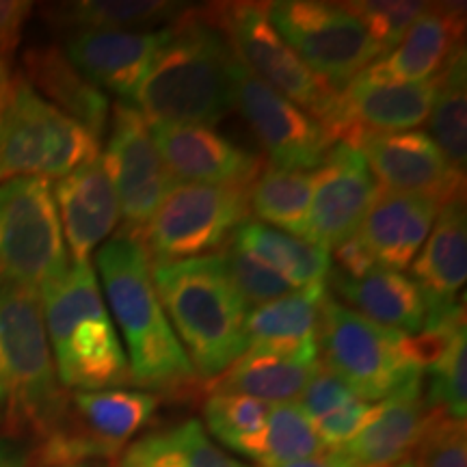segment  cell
Returning <instances> with one entry per match:
<instances>
[{
    "mask_svg": "<svg viewBox=\"0 0 467 467\" xmlns=\"http://www.w3.org/2000/svg\"><path fill=\"white\" fill-rule=\"evenodd\" d=\"M104 296L126 342L130 383L159 399L184 400L203 388L151 282V260L137 234L121 227L96 251Z\"/></svg>",
    "mask_w": 467,
    "mask_h": 467,
    "instance_id": "obj_1",
    "label": "cell"
},
{
    "mask_svg": "<svg viewBox=\"0 0 467 467\" xmlns=\"http://www.w3.org/2000/svg\"><path fill=\"white\" fill-rule=\"evenodd\" d=\"M236 61L208 7H186L165 26V39L134 96L137 109L148 121L219 124L234 109Z\"/></svg>",
    "mask_w": 467,
    "mask_h": 467,
    "instance_id": "obj_2",
    "label": "cell"
},
{
    "mask_svg": "<svg viewBox=\"0 0 467 467\" xmlns=\"http://www.w3.org/2000/svg\"><path fill=\"white\" fill-rule=\"evenodd\" d=\"M39 292L0 282V426L7 440L42 443L66 413Z\"/></svg>",
    "mask_w": 467,
    "mask_h": 467,
    "instance_id": "obj_3",
    "label": "cell"
},
{
    "mask_svg": "<svg viewBox=\"0 0 467 467\" xmlns=\"http://www.w3.org/2000/svg\"><path fill=\"white\" fill-rule=\"evenodd\" d=\"M151 282L200 379H214L249 348V307L221 254L151 265Z\"/></svg>",
    "mask_w": 467,
    "mask_h": 467,
    "instance_id": "obj_4",
    "label": "cell"
},
{
    "mask_svg": "<svg viewBox=\"0 0 467 467\" xmlns=\"http://www.w3.org/2000/svg\"><path fill=\"white\" fill-rule=\"evenodd\" d=\"M57 377L67 392H100L130 383V366L117 336L91 262H69L66 275L39 292Z\"/></svg>",
    "mask_w": 467,
    "mask_h": 467,
    "instance_id": "obj_5",
    "label": "cell"
},
{
    "mask_svg": "<svg viewBox=\"0 0 467 467\" xmlns=\"http://www.w3.org/2000/svg\"><path fill=\"white\" fill-rule=\"evenodd\" d=\"M98 156L100 139L14 76L0 109V184L16 178L61 180Z\"/></svg>",
    "mask_w": 467,
    "mask_h": 467,
    "instance_id": "obj_6",
    "label": "cell"
},
{
    "mask_svg": "<svg viewBox=\"0 0 467 467\" xmlns=\"http://www.w3.org/2000/svg\"><path fill=\"white\" fill-rule=\"evenodd\" d=\"M318 355L366 402L388 399L409 377L424 372L413 358L411 336L372 323L331 295L320 317Z\"/></svg>",
    "mask_w": 467,
    "mask_h": 467,
    "instance_id": "obj_7",
    "label": "cell"
},
{
    "mask_svg": "<svg viewBox=\"0 0 467 467\" xmlns=\"http://www.w3.org/2000/svg\"><path fill=\"white\" fill-rule=\"evenodd\" d=\"M69 262L50 180L0 184V282L42 292Z\"/></svg>",
    "mask_w": 467,
    "mask_h": 467,
    "instance_id": "obj_8",
    "label": "cell"
},
{
    "mask_svg": "<svg viewBox=\"0 0 467 467\" xmlns=\"http://www.w3.org/2000/svg\"><path fill=\"white\" fill-rule=\"evenodd\" d=\"M251 189V186H249ZM244 186L173 184L141 238L151 265L191 260L223 249L249 217Z\"/></svg>",
    "mask_w": 467,
    "mask_h": 467,
    "instance_id": "obj_9",
    "label": "cell"
},
{
    "mask_svg": "<svg viewBox=\"0 0 467 467\" xmlns=\"http://www.w3.org/2000/svg\"><path fill=\"white\" fill-rule=\"evenodd\" d=\"M208 11L251 74L323 126L329 124L340 91L320 80L279 37L266 17V3H214Z\"/></svg>",
    "mask_w": 467,
    "mask_h": 467,
    "instance_id": "obj_10",
    "label": "cell"
},
{
    "mask_svg": "<svg viewBox=\"0 0 467 467\" xmlns=\"http://www.w3.org/2000/svg\"><path fill=\"white\" fill-rule=\"evenodd\" d=\"M266 17L295 55L336 91L383 57L375 39L342 3L277 0L266 3Z\"/></svg>",
    "mask_w": 467,
    "mask_h": 467,
    "instance_id": "obj_11",
    "label": "cell"
},
{
    "mask_svg": "<svg viewBox=\"0 0 467 467\" xmlns=\"http://www.w3.org/2000/svg\"><path fill=\"white\" fill-rule=\"evenodd\" d=\"M107 130L102 162L119 202L124 230L141 234L175 182L156 150L150 121L137 107L115 102Z\"/></svg>",
    "mask_w": 467,
    "mask_h": 467,
    "instance_id": "obj_12",
    "label": "cell"
},
{
    "mask_svg": "<svg viewBox=\"0 0 467 467\" xmlns=\"http://www.w3.org/2000/svg\"><path fill=\"white\" fill-rule=\"evenodd\" d=\"M234 107L241 110L273 167L312 171L336 143L320 121L262 83L241 61L234 66Z\"/></svg>",
    "mask_w": 467,
    "mask_h": 467,
    "instance_id": "obj_13",
    "label": "cell"
},
{
    "mask_svg": "<svg viewBox=\"0 0 467 467\" xmlns=\"http://www.w3.org/2000/svg\"><path fill=\"white\" fill-rule=\"evenodd\" d=\"M381 186L353 145L336 141L314 173L306 238L327 251L355 236Z\"/></svg>",
    "mask_w": 467,
    "mask_h": 467,
    "instance_id": "obj_14",
    "label": "cell"
},
{
    "mask_svg": "<svg viewBox=\"0 0 467 467\" xmlns=\"http://www.w3.org/2000/svg\"><path fill=\"white\" fill-rule=\"evenodd\" d=\"M358 150L383 191L426 197L437 206L465 197V175L422 130L368 134Z\"/></svg>",
    "mask_w": 467,
    "mask_h": 467,
    "instance_id": "obj_15",
    "label": "cell"
},
{
    "mask_svg": "<svg viewBox=\"0 0 467 467\" xmlns=\"http://www.w3.org/2000/svg\"><path fill=\"white\" fill-rule=\"evenodd\" d=\"M150 132L173 182L249 189L265 167L262 156L243 150L210 126L150 121Z\"/></svg>",
    "mask_w": 467,
    "mask_h": 467,
    "instance_id": "obj_16",
    "label": "cell"
},
{
    "mask_svg": "<svg viewBox=\"0 0 467 467\" xmlns=\"http://www.w3.org/2000/svg\"><path fill=\"white\" fill-rule=\"evenodd\" d=\"M435 96V76L422 83H366L353 78L337 93L325 130L334 141L358 148L368 134L405 132L429 119Z\"/></svg>",
    "mask_w": 467,
    "mask_h": 467,
    "instance_id": "obj_17",
    "label": "cell"
},
{
    "mask_svg": "<svg viewBox=\"0 0 467 467\" xmlns=\"http://www.w3.org/2000/svg\"><path fill=\"white\" fill-rule=\"evenodd\" d=\"M411 279L426 303V327H440L465 317L459 292L467 279L465 197L443 203L422 249L411 262Z\"/></svg>",
    "mask_w": 467,
    "mask_h": 467,
    "instance_id": "obj_18",
    "label": "cell"
},
{
    "mask_svg": "<svg viewBox=\"0 0 467 467\" xmlns=\"http://www.w3.org/2000/svg\"><path fill=\"white\" fill-rule=\"evenodd\" d=\"M162 39L165 26L154 31H74L61 50L98 89L134 100Z\"/></svg>",
    "mask_w": 467,
    "mask_h": 467,
    "instance_id": "obj_19",
    "label": "cell"
},
{
    "mask_svg": "<svg viewBox=\"0 0 467 467\" xmlns=\"http://www.w3.org/2000/svg\"><path fill=\"white\" fill-rule=\"evenodd\" d=\"M52 195L69 260L89 262V255L109 241L121 221L119 202L102 156L57 180Z\"/></svg>",
    "mask_w": 467,
    "mask_h": 467,
    "instance_id": "obj_20",
    "label": "cell"
},
{
    "mask_svg": "<svg viewBox=\"0 0 467 467\" xmlns=\"http://www.w3.org/2000/svg\"><path fill=\"white\" fill-rule=\"evenodd\" d=\"M426 416L424 372H418L388 399L379 400V413L372 422L337 452L350 467H399L413 457Z\"/></svg>",
    "mask_w": 467,
    "mask_h": 467,
    "instance_id": "obj_21",
    "label": "cell"
},
{
    "mask_svg": "<svg viewBox=\"0 0 467 467\" xmlns=\"http://www.w3.org/2000/svg\"><path fill=\"white\" fill-rule=\"evenodd\" d=\"M463 5H429L400 44L368 66L358 78L366 83H422L433 78L448 57L463 46Z\"/></svg>",
    "mask_w": 467,
    "mask_h": 467,
    "instance_id": "obj_22",
    "label": "cell"
},
{
    "mask_svg": "<svg viewBox=\"0 0 467 467\" xmlns=\"http://www.w3.org/2000/svg\"><path fill=\"white\" fill-rule=\"evenodd\" d=\"M440 208L426 197L381 189L358 236L379 266L402 271L416 260Z\"/></svg>",
    "mask_w": 467,
    "mask_h": 467,
    "instance_id": "obj_23",
    "label": "cell"
},
{
    "mask_svg": "<svg viewBox=\"0 0 467 467\" xmlns=\"http://www.w3.org/2000/svg\"><path fill=\"white\" fill-rule=\"evenodd\" d=\"M348 303V309L361 314L372 323L402 331L420 334L426 323V303L420 288L405 273L385 266H372L361 277H347L331 268L327 288Z\"/></svg>",
    "mask_w": 467,
    "mask_h": 467,
    "instance_id": "obj_24",
    "label": "cell"
},
{
    "mask_svg": "<svg viewBox=\"0 0 467 467\" xmlns=\"http://www.w3.org/2000/svg\"><path fill=\"white\" fill-rule=\"evenodd\" d=\"M20 76L46 102L85 126L93 137H104L110 117L107 93L91 85L58 46H31L22 57Z\"/></svg>",
    "mask_w": 467,
    "mask_h": 467,
    "instance_id": "obj_25",
    "label": "cell"
},
{
    "mask_svg": "<svg viewBox=\"0 0 467 467\" xmlns=\"http://www.w3.org/2000/svg\"><path fill=\"white\" fill-rule=\"evenodd\" d=\"M318 364L317 355L249 347L221 375L203 381L202 389L206 394H244L268 405L290 402L299 399Z\"/></svg>",
    "mask_w": 467,
    "mask_h": 467,
    "instance_id": "obj_26",
    "label": "cell"
},
{
    "mask_svg": "<svg viewBox=\"0 0 467 467\" xmlns=\"http://www.w3.org/2000/svg\"><path fill=\"white\" fill-rule=\"evenodd\" d=\"M327 296V284H314L292 290L266 306L249 309L244 318L249 347L320 358L318 331Z\"/></svg>",
    "mask_w": 467,
    "mask_h": 467,
    "instance_id": "obj_27",
    "label": "cell"
},
{
    "mask_svg": "<svg viewBox=\"0 0 467 467\" xmlns=\"http://www.w3.org/2000/svg\"><path fill=\"white\" fill-rule=\"evenodd\" d=\"M232 243L288 279L295 288L327 284L331 273V251L301 236H292L275 227L247 221L234 232Z\"/></svg>",
    "mask_w": 467,
    "mask_h": 467,
    "instance_id": "obj_28",
    "label": "cell"
},
{
    "mask_svg": "<svg viewBox=\"0 0 467 467\" xmlns=\"http://www.w3.org/2000/svg\"><path fill=\"white\" fill-rule=\"evenodd\" d=\"M189 7L173 0H78L44 11L52 26L74 31H154Z\"/></svg>",
    "mask_w": 467,
    "mask_h": 467,
    "instance_id": "obj_29",
    "label": "cell"
},
{
    "mask_svg": "<svg viewBox=\"0 0 467 467\" xmlns=\"http://www.w3.org/2000/svg\"><path fill=\"white\" fill-rule=\"evenodd\" d=\"M465 44L448 57L435 76V96L429 113V137L454 171L467 167V74Z\"/></svg>",
    "mask_w": 467,
    "mask_h": 467,
    "instance_id": "obj_30",
    "label": "cell"
},
{
    "mask_svg": "<svg viewBox=\"0 0 467 467\" xmlns=\"http://www.w3.org/2000/svg\"><path fill=\"white\" fill-rule=\"evenodd\" d=\"M232 451L254 459L260 467H271L317 457L325 452V446L299 402L290 400L271 405L260 433L238 441Z\"/></svg>",
    "mask_w": 467,
    "mask_h": 467,
    "instance_id": "obj_31",
    "label": "cell"
},
{
    "mask_svg": "<svg viewBox=\"0 0 467 467\" xmlns=\"http://www.w3.org/2000/svg\"><path fill=\"white\" fill-rule=\"evenodd\" d=\"M119 457L143 467H249L210 440L200 420H186L173 429L145 435Z\"/></svg>",
    "mask_w": 467,
    "mask_h": 467,
    "instance_id": "obj_32",
    "label": "cell"
},
{
    "mask_svg": "<svg viewBox=\"0 0 467 467\" xmlns=\"http://www.w3.org/2000/svg\"><path fill=\"white\" fill-rule=\"evenodd\" d=\"M314 173L265 165L249 189V210L260 223L306 238Z\"/></svg>",
    "mask_w": 467,
    "mask_h": 467,
    "instance_id": "obj_33",
    "label": "cell"
},
{
    "mask_svg": "<svg viewBox=\"0 0 467 467\" xmlns=\"http://www.w3.org/2000/svg\"><path fill=\"white\" fill-rule=\"evenodd\" d=\"M426 405L440 409L454 420H465L467 416V348L465 329L452 336L448 347L433 364L424 370Z\"/></svg>",
    "mask_w": 467,
    "mask_h": 467,
    "instance_id": "obj_34",
    "label": "cell"
},
{
    "mask_svg": "<svg viewBox=\"0 0 467 467\" xmlns=\"http://www.w3.org/2000/svg\"><path fill=\"white\" fill-rule=\"evenodd\" d=\"M271 405L244 394H208L203 402V420L210 435H214L225 448L260 433Z\"/></svg>",
    "mask_w": 467,
    "mask_h": 467,
    "instance_id": "obj_35",
    "label": "cell"
},
{
    "mask_svg": "<svg viewBox=\"0 0 467 467\" xmlns=\"http://www.w3.org/2000/svg\"><path fill=\"white\" fill-rule=\"evenodd\" d=\"M431 3L420 0H350L342 7L359 20L366 33L375 39L383 55L394 50L409 28L429 9Z\"/></svg>",
    "mask_w": 467,
    "mask_h": 467,
    "instance_id": "obj_36",
    "label": "cell"
},
{
    "mask_svg": "<svg viewBox=\"0 0 467 467\" xmlns=\"http://www.w3.org/2000/svg\"><path fill=\"white\" fill-rule=\"evenodd\" d=\"M416 467H467V426L429 407L424 431L413 451Z\"/></svg>",
    "mask_w": 467,
    "mask_h": 467,
    "instance_id": "obj_37",
    "label": "cell"
},
{
    "mask_svg": "<svg viewBox=\"0 0 467 467\" xmlns=\"http://www.w3.org/2000/svg\"><path fill=\"white\" fill-rule=\"evenodd\" d=\"M221 255H223L227 273H230L232 282L236 285V290L241 292L247 307L266 306V303L275 301L279 296L296 290L288 279L279 275L277 271H273V268L265 265V262L244 254V251L238 249L232 241L221 249Z\"/></svg>",
    "mask_w": 467,
    "mask_h": 467,
    "instance_id": "obj_38",
    "label": "cell"
},
{
    "mask_svg": "<svg viewBox=\"0 0 467 467\" xmlns=\"http://www.w3.org/2000/svg\"><path fill=\"white\" fill-rule=\"evenodd\" d=\"M353 399H358L353 389H350L336 372H331L329 368L318 364L296 402H299L303 413H306L314 424L317 420L329 416V413L348 405Z\"/></svg>",
    "mask_w": 467,
    "mask_h": 467,
    "instance_id": "obj_39",
    "label": "cell"
},
{
    "mask_svg": "<svg viewBox=\"0 0 467 467\" xmlns=\"http://www.w3.org/2000/svg\"><path fill=\"white\" fill-rule=\"evenodd\" d=\"M379 413V402H366L361 399H353L329 416L320 418L314 422L320 443L325 451H340L342 446L353 440L368 422H372Z\"/></svg>",
    "mask_w": 467,
    "mask_h": 467,
    "instance_id": "obj_40",
    "label": "cell"
},
{
    "mask_svg": "<svg viewBox=\"0 0 467 467\" xmlns=\"http://www.w3.org/2000/svg\"><path fill=\"white\" fill-rule=\"evenodd\" d=\"M33 11V3L25 0H0V61L9 63L20 48L22 33Z\"/></svg>",
    "mask_w": 467,
    "mask_h": 467,
    "instance_id": "obj_41",
    "label": "cell"
},
{
    "mask_svg": "<svg viewBox=\"0 0 467 467\" xmlns=\"http://www.w3.org/2000/svg\"><path fill=\"white\" fill-rule=\"evenodd\" d=\"M0 467H28V451L20 441L0 440Z\"/></svg>",
    "mask_w": 467,
    "mask_h": 467,
    "instance_id": "obj_42",
    "label": "cell"
},
{
    "mask_svg": "<svg viewBox=\"0 0 467 467\" xmlns=\"http://www.w3.org/2000/svg\"><path fill=\"white\" fill-rule=\"evenodd\" d=\"M271 467H350V463L337 451H325L323 454H317V457L292 461V463H284V465H271Z\"/></svg>",
    "mask_w": 467,
    "mask_h": 467,
    "instance_id": "obj_43",
    "label": "cell"
},
{
    "mask_svg": "<svg viewBox=\"0 0 467 467\" xmlns=\"http://www.w3.org/2000/svg\"><path fill=\"white\" fill-rule=\"evenodd\" d=\"M11 83H14V76H11L9 63L0 61V109H3L5 100H7V93L11 89Z\"/></svg>",
    "mask_w": 467,
    "mask_h": 467,
    "instance_id": "obj_44",
    "label": "cell"
},
{
    "mask_svg": "<svg viewBox=\"0 0 467 467\" xmlns=\"http://www.w3.org/2000/svg\"><path fill=\"white\" fill-rule=\"evenodd\" d=\"M69 467H113V465L107 463V461H85V463H76Z\"/></svg>",
    "mask_w": 467,
    "mask_h": 467,
    "instance_id": "obj_45",
    "label": "cell"
},
{
    "mask_svg": "<svg viewBox=\"0 0 467 467\" xmlns=\"http://www.w3.org/2000/svg\"><path fill=\"white\" fill-rule=\"evenodd\" d=\"M117 467H143V465L134 463V461L126 459V457H119V459H117Z\"/></svg>",
    "mask_w": 467,
    "mask_h": 467,
    "instance_id": "obj_46",
    "label": "cell"
},
{
    "mask_svg": "<svg viewBox=\"0 0 467 467\" xmlns=\"http://www.w3.org/2000/svg\"><path fill=\"white\" fill-rule=\"evenodd\" d=\"M399 467H416V465H413L411 461H407V463H402V465H399Z\"/></svg>",
    "mask_w": 467,
    "mask_h": 467,
    "instance_id": "obj_47",
    "label": "cell"
}]
</instances>
